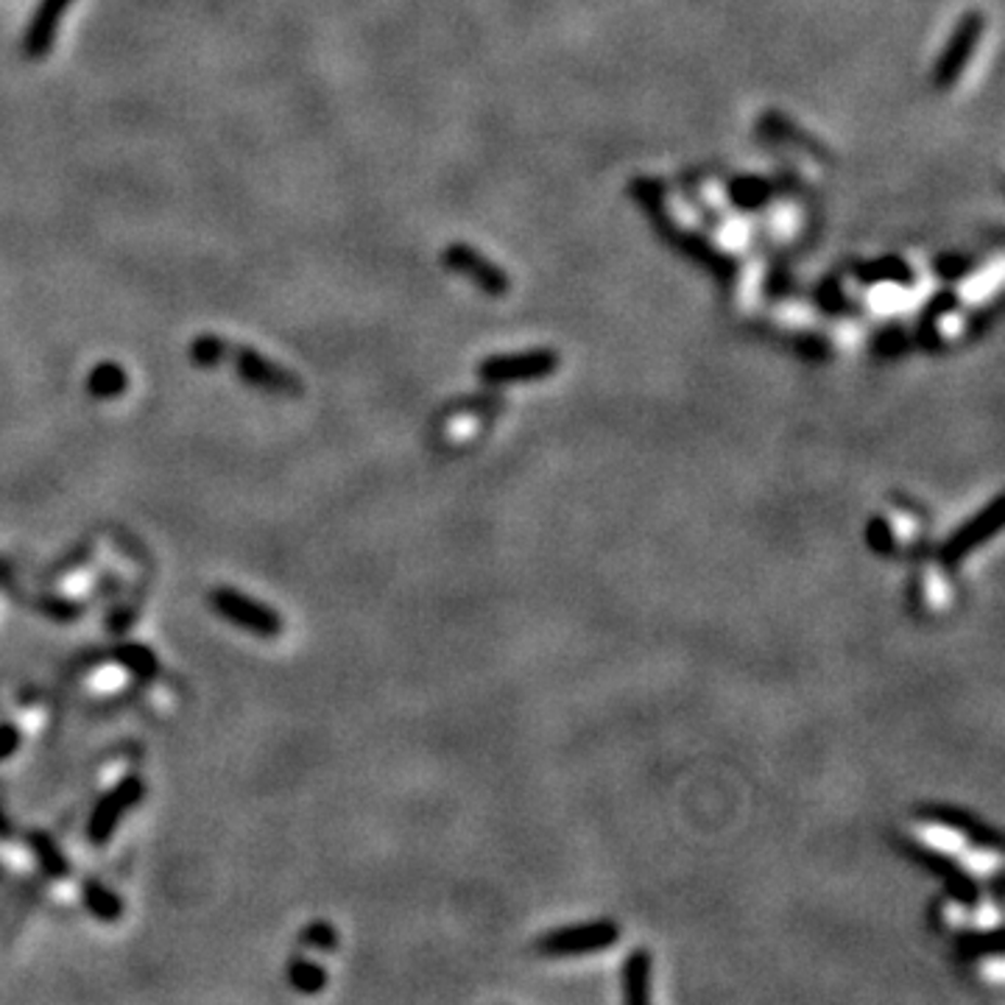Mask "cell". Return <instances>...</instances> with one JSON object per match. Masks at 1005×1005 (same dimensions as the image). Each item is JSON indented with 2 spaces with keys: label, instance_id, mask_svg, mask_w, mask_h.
<instances>
[{
  "label": "cell",
  "instance_id": "obj_1",
  "mask_svg": "<svg viewBox=\"0 0 1005 1005\" xmlns=\"http://www.w3.org/2000/svg\"><path fill=\"white\" fill-rule=\"evenodd\" d=\"M209 607L218 618H224L227 623H232L241 632L252 634L257 640H277L282 634V618L277 609H271L268 603L257 601L252 595L241 593V589L232 587H218L209 593Z\"/></svg>",
  "mask_w": 1005,
  "mask_h": 1005
},
{
  "label": "cell",
  "instance_id": "obj_2",
  "mask_svg": "<svg viewBox=\"0 0 1005 1005\" xmlns=\"http://www.w3.org/2000/svg\"><path fill=\"white\" fill-rule=\"evenodd\" d=\"M143 793H145V783L138 777V774H129V777L120 779L115 788L106 790L104 797L99 799V804H96V810L90 813V822H87V838H90L96 847H104V843L115 836L120 818H124L129 810L138 807Z\"/></svg>",
  "mask_w": 1005,
  "mask_h": 1005
},
{
  "label": "cell",
  "instance_id": "obj_3",
  "mask_svg": "<svg viewBox=\"0 0 1005 1005\" xmlns=\"http://www.w3.org/2000/svg\"><path fill=\"white\" fill-rule=\"evenodd\" d=\"M232 360H236L238 378L246 385H252V389H257V392L280 394V397H300V394L305 392L300 374L288 372L285 366L263 358L252 346L236 349V358Z\"/></svg>",
  "mask_w": 1005,
  "mask_h": 1005
},
{
  "label": "cell",
  "instance_id": "obj_4",
  "mask_svg": "<svg viewBox=\"0 0 1005 1005\" xmlns=\"http://www.w3.org/2000/svg\"><path fill=\"white\" fill-rule=\"evenodd\" d=\"M1000 525H1003V500L994 497L983 511H978L972 520H966V523L961 525L958 531H953V536L941 545V564H946V568L961 564L972 550H978L980 545L989 543L1000 531Z\"/></svg>",
  "mask_w": 1005,
  "mask_h": 1005
},
{
  "label": "cell",
  "instance_id": "obj_5",
  "mask_svg": "<svg viewBox=\"0 0 1005 1005\" xmlns=\"http://www.w3.org/2000/svg\"><path fill=\"white\" fill-rule=\"evenodd\" d=\"M618 927L612 921H587V925H570L562 930L543 936L539 950L545 955H587L601 953L618 941Z\"/></svg>",
  "mask_w": 1005,
  "mask_h": 1005
},
{
  "label": "cell",
  "instance_id": "obj_6",
  "mask_svg": "<svg viewBox=\"0 0 1005 1005\" xmlns=\"http://www.w3.org/2000/svg\"><path fill=\"white\" fill-rule=\"evenodd\" d=\"M556 364H559V358L550 349H531V353L500 355V358L483 360L478 374L486 383H525V380L550 374Z\"/></svg>",
  "mask_w": 1005,
  "mask_h": 1005
},
{
  "label": "cell",
  "instance_id": "obj_7",
  "mask_svg": "<svg viewBox=\"0 0 1005 1005\" xmlns=\"http://www.w3.org/2000/svg\"><path fill=\"white\" fill-rule=\"evenodd\" d=\"M983 28L985 23L980 14H966L964 21L958 23L955 34L950 37V46H946L944 56H941L939 65H936V87H950L958 79L961 73H964L966 62L972 60L975 46H978Z\"/></svg>",
  "mask_w": 1005,
  "mask_h": 1005
},
{
  "label": "cell",
  "instance_id": "obj_8",
  "mask_svg": "<svg viewBox=\"0 0 1005 1005\" xmlns=\"http://www.w3.org/2000/svg\"><path fill=\"white\" fill-rule=\"evenodd\" d=\"M73 0H40L31 14L26 34H23V56L31 62L46 60L51 53L53 42H56V31H60L62 14L71 9Z\"/></svg>",
  "mask_w": 1005,
  "mask_h": 1005
},
{
  "label": "cell",
  "instance_id": "obj_9",
  "mask_svg": "<svg viewBox=\"0 0 1005 1005\" xmlns=\"http://www.w3.org/2000/svg\"><path fill=\"white\" fill-rule=\"evenodd\" d=\"M444 263L456 271V275L467 277L470 282H475L478 288H483L486 294H506V288H509V280L502 275L500 268L495 263H489L481 252H475L467 243H453L447 252H444Z\"/></svg>",
  "mask_w": 1005,
  "mask_h": 1005
},
{
  "label": "cell",
  "instance_id": "obj_10",
  "mask_svg": "<svg viewBox=\"0 0 1005 1005\" xmlns=\"http://www.w3.org/2000/svg\"><path fill=\"white\" fill-rule=\"evenodd\" d=\"M925 816L930 818L933 824H939L941 829H953V832H958V836L972 838L975 843H989L992 849L1000 847V841H997V836H994V832H989L985 827H980V824L975 822V818H969L966 813H961V810L933 807V810H925Z\"/></svg>",
  "mask_w": 1005,
  "mask_h": 1005
},
{
  "label": "cell",
  "instance_id": "obj_11",
  "mask_svg": "<svg viewBox=\"0 0 1005 1005\" xmlns=\"http://www.w3.org/2000/svg\"><path fill=\"white\" fill-rule=\"evenodd\" d=\"M623 997L628 1003H646L651 997V953L634 950L623 966Z\"/></svg>",
  "mask_w": 1005,
  "mask_h": 1005
},
{
  "label": "cell",
  "instance_id": "obj_12",
  "mask_svg": "<svg viewBox=\"0 0 1005 1005\" xmlns=\"http://www.w3.org/2000/svg\"><path fill=\"white\" fill-rule=\"evenodd\" d=\"M129 389V374L115 360H104L87 374V394L92 399H115Z\"/></svg>",
  "mask_w": 1005,
  "mask_h": 1005
},
{
  "label": "cell",
  "instance_id": "obj_13",
  "mask_svg": "<svg viewBox=\"0 0 1005 1005\" xmlns=\"http://www.w3.org/2000/svg\"><path fill=\"white\" fill-rule=\"evenodd\" d=\"M81 900H85L87 911L99 921H104V925H115V921H120V916H124V902H120V896L99 880H85V886H81Z\"/></svg>",
  "mask_w": 1005,
  "mask_h": 1005
},
{
  "label": "cell",
  "instance_id": "obj_14",
  "mask_svg": "<svg viewBox=\"0 0 1005 1005\" xmlns=\"http://www.w3.org/2000/svg\"><path fill=\"white\" fill-rule=\"evenodd\" d=\"M28 849H31L34 861L40 863V868L48 877H53V880L71 877V863H67V857L62 855V849L56 847L51 836H46V832H28Z\"/></svg>",
  "mask_w": 1005,
  "mask_h": 1005
},
{
  "label": "cell",
  "instance_id": "obj_15",
  "mask_svg": "<svg viewBox=\"0 0 1005 1005\" xmlns=\"http://www.w3.org/2000/svg\"><path fill=\"white\" fill-rule=\"evenodd\" d=\"M285 978L288 983H291V989H296L300 994H319L325 992L327 985V969L321 964H316V961L296 955L294 961H288Z\"/></svg>",
  "mask_w": 1005,
  "mask_h": 1005
},
{
  "label": "cell",
  "instance_id": "obj_16",
  "mask_svg": "<svg viewBox=\"0 0 1005 1005\" xmlns=\"http://www.w3.org/2000/svg\"><path fill=\"white\" fill-rule=\"evenodd\" d=\"M115 660L126 667V671L140 682H154L160 676V660L157 653L151 651V648L140 646V643H129V646H120L115 651Z\"/></svg>",
  "mask_w": 1005,
  "mask_h": 1005
},
{
  "label": "cell",
  "instance_id": "obj_17",
  "mask_svg": "<svg viewBox=\"0 0 1005 1005\" xmlns=\"http://www.w3.org/2000/svg\"><path fill=\"white\" fill-rule=\"evenodd\" d=\"M227 353L229 344L221 335L204 333L190 344V364L196 366V369H216L218 364L227 360Z\"/></svg>",
  "mask_w": 1005,
  "mask_h": 1005
},
{
  "label": "cell",
  "instance_id": "obj_18",
  "mask_svg": "<svg viewBox=\"0 0 1005 1005\" xmlns=\"http://www.w3.org/2000/svg\"><path fill=\"white\" fill-rule=\"evenodd\" d=\"M300 944L307 950H319V953H335L339 950V930L330 921H310L302 927Z\"/></svg>",
  "mask_w": 1005,
  "mask_h": 1005
},
{
  "label": "cell",
  "instance_id": "obj_19",
  "mask_svg": "<svg viewBox=\"0 0 1005 1005\" xmlns=\"http://www.w3.org/2000/svg\"><path fill=\"white\" fill-rule=\"evenodd\" d=\"M37 609L46 618H51V621H76L85 612V603L73 601V598H62V595H46V598L37 601Z\"/></svg>",
  "mask_w": 1005,
  "mask_h": 1005
},
{
  "label": "cell",
  "instance_id": "obj_20",
  "mask_svg": "<svg viewBox=\"0 0 1005 1005\" xmlns=\"http://www.w3.org/2000/svg\"><path fill=\"white\" fill-rule=\"evenodd\" d=\"M868 545H872L875 550H880V554H888V550L894 548L896 545L894 531H891V523H888V520L877 517V520L868 523Z\"/></svg>",
  "mask_w": 1005,
  "mask_h": 1005
},
{
  "label": "cell",
  "instance_id": "obj_21",
  "mask_svg": "<svg viewBox=\"0 0 1005 1005\" xmlns=\"http://www.w3.org/2000/svg\"><path fill=\"white\" fill-rule=\"evenodd\" d=\"M23 732L14 724H0V760H9L14 751L21 749Z\"/></svg>",
  "mask_w": 1005,
  "mask_h": 1005
},
{
  "label": "cell",
  "instance_id": "obj_22",
  "mask_svg": "<svg viewBox=\"0 0 1005 1005\" xmlns=\"http://www.w3.org/2000/svg\"><path fill=\"white\" fill-rule=\"evenodd\" d=\"M0 838H9V822L3 818V813H0Z\"/></svg>",
  "mask_w": 1005,
  "mask_h": 1005
}]
</instances>
